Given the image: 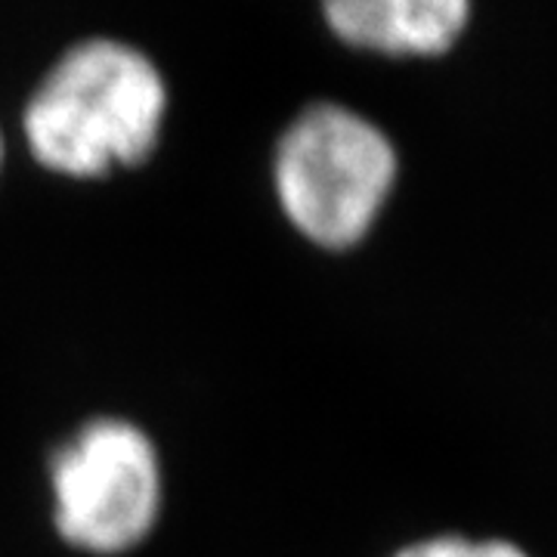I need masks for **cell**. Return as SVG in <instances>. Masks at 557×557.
<instances>
[{"instance_id":"6","label":"cell","mask_w":557,"mask_h":557,"mask_svg":"<svg viewBox=\"0 0 557 557\" xmlns=\"http://www.w3.org/2000/svg\"><path fill=\"white\" fill-rule=\"evenodd\" d=\"M0 161H3V137H0Z\"/></svg>"},{"instance_id":"1","label":"cell","mask_w":557,"mask_h":557,"mask_svg":"<svg viewBox=\"0 0 557 557\" xmlns=\"http://www.w3.org/2000/svg\"><path fill=\"white\" fill-rule=\"evenodd\" d=\"M168 84L139 47L87 38L69 47L22 109L32 159L72 180L137 168L159 149Z\"/></svg>"},{"instance_id":"5","label":"cell","mask_w":557,"mask_h":557,"mask_svg":"<svg viewBox=\"0 0 557 557\" xmlns=\"http://www.w3.org/2000/svg\"><path fill=\"white\" fill-rule=\"evenodd\" d=\"M394 557H530L515 542L505 539H474L465 536H431L412 542L406 548H399Z\"/></svg>"},{"instance_id":"2","label":"cell","mask_w":557,"mask_h":557,"mask_svg":"<svg viewBox=\"0 0 557 557\" xmlns=\"http://www.w3.org/2000/svg\"><path fill=\"white\" fill-rule=\"evenodd\" d=\"M397 149L375 121L341 102H313L282 131L273 189L285 220L325 251L369 236L394 193Z\"/></svg>"},{"instance_id":"3","label":"cell","mask_w":557,"mask_h":557,"mask_svg":"<svg viewBox=\"0 0 557 557\" xmlns=\"http://www.w3.org/2000/svg\"><path fill=\"white\" fill-rule=\"evenodd\" d=\"M50 498L65 545L100 557L134 552L161 518L159 449L137 421L90 418L50 461Z\"/></svg>"},{"instance_id":"4","label":"cell","mask_w":557,"mask_h":557,"mask_svg":"<svg viewBox=\"0 0 557 557\" xmlns=\"http://www.w3.org/2000/svg\"><path fill=\"white\" fill-rule=\"evenodd\" d=\"M332 35L357 50L387 57L446 53L471 20L465 0H329L322 7Z\"/></svg>"}]
</instances>
